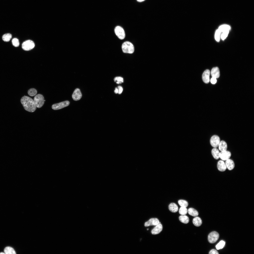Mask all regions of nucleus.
Here are the masks:
<instances>
[{"label":"nucleus","mask_w":254,"mask_h":254,"mask_svg":"<svg viewBox=\"0 0 254 254\" xmlns=\"http://www.w3.org/2000/svg\"><path fill=\"white\" fill-rule=\"evenodd\" d=\"M210 74V71L208 69L205 70L203 73L202 75V78L204 83H207L209 82Z\"/></svg>","instance_id":"f8f14e48"},{"label":"nucleus","mask_w":254,"mask_h":254,"mask_svg":"<svg viewBox=\"0 0 254 254\" xmlns=\"http://www.w3.org/2000/svg\"><path fill=\"white\" fill-rule=\"evenodd\" d=\"M178 203L179 205L182 207H186L188 205V202L186 201L183 200H179L178 201Z\"/></svg>","instance_id":"a878e982"},{"label":"nucleus","mask_w":254,"mask_h":254,"mask_svg":"<svg viewBox=\"0 0 254 254\" xmlns=\"http://www.w3.org/2000/svg\"><path fill=\"white\" fill-rule=\"evenodd\" d=\"M210 141L211 145L214 148H216L219 146L220 142V139L218 135H214L211 138Z\"/></svg>","instance_id":"6e6552de"},{"label":"nucleus","mask_w":254,"mask_h":254,"mask_svg":"<svg viewBox=\"0 0 254 254\" xmlns=\"http://www.w3.org/2000/svg\"><path fill=\"white\" fill-rule=\"evenodd\" d=\"M145 0H137L139 2H142Z\"/></svg>","instance_id":"4c0bfd02"},{"label":"nucleus","mask_w":254,"mask_h":254,"mask_svg":"<svg viewBox=\"0 0 254 254\" xmlns=\"http://www.w3.org/2000/svg\"><path fill=\"white\" fill-rule=\"evenodd\" d=\"M4 251L6 254H16V253L14 249L12 247L7 246L6 247L4 250Z\"/></svg>","instance_id":"4be33fe9"},{"label":"nucleus","mask_w":254,"mask_h":254,"mask_svg":"<svg viewBox=\"0 0 254 254\" xmlns=\"http://www.w3.org/2000/svg\"><path fill=\"white\" fill-rule=\"evenodd\" d=\"M122 48L123 52L125 53L132 54L134 51L133 45L129 41H126L122 44Z\"/></svg>","instance_id":"f03ea898"},{"label":"nucleus","mask_w":254,"mask_h":254,"mask_svg":"<svg viewBox=\"0 0 254 254\" xmlns=\"http://www.w3.org/2000/svg\"><path fill=\"white\" fill-rule=\"evenodd\" d=\"M162 225L160 223H159L152 230L151 232L153 234H157L160 233L162 231Z\"/></svg>","instance_id":"ddd939ff"},{"label":"nucleus","mask_w":254,"mask_h":254,"mask_svg":"<svg viewBox=\"0 0 254 254\" xmlns=\"http://www.w3.org/2000/svg\"><path fill=\"white\" fill-rule=\"evenodd\" d=\"M148 230V229H147V230Z\"/></svg>","instance_id":"ea45409f"},{"label":"nucleus","mask_w":254,"mask_h":254,"mask_svg":"<svg viewBox=\"0 0 254 254\" xmlns=\"http://www.w3.org/2000/svg\"><path fill=\"white\" fill-rule=\"evenodd\" d=\"M70 102L69 101H65L53 104L52 106V108L54 110H58L68 106Z\"/></svg>","instance_id":"0eeeda50"},{"label":"nucleus","mask_w":254,"mask_h":254,"mask_svg":"<svg viewBox=\"0 0 254 254\" xmlns=\"http://www.w3.org/2000/svg\"><path fill=\"white\" fill-rule=\"evenodd\" d=\"M37 93L36 90L34 88H31L29 89L28 92V95L31 96H34Z\"/></svg>","instance_id":"bb28decb"},{"label":"nucleus","mask_w":254,"mask_h":254,"mask_svg":"<svg viewBox=\"0 0 254 254\" xmlns=\"http://www.w3.org/2000/svg\"><path fill=\"white\" fill-rule=\"evenodd\" d=\"M187 212L190 215L194 217H196L198 214V211L195 209L192 208H189L187 210Z\"/></svg>","instance_id":"412c9836"},{"label":"nucleus","mask_w":254,"mask_h":254,"mask_svg":"<svg viewBox=\"0 0 254 254\" xmlns=\"http://www.w3.org/2000/svg\"><path fill=\"white\" fill-rule=\"evenodd\" d=\"M114 80L115 82L117 81L116 83L117 84L121 83L123 82V78L120 77H115Z\"/></svg>","instance_id":"2f4dec72"},{"label":"nucleus","mask_w":254,"mask_h":254,"mask_svg":"<svg viewBox=\"0 0 254 254\" xmlns=\"http://www.w3.org/2000/svg\"><path fill=\"white\" fill-rule=\"evenodd\" d=\"M217 167L219 171L222 172L225 171L227 168L225 163L222 160H219L218 162Z\"/></svg>","instance_id":"2eb2a0df"},{"label":"nucleus","mask_w":254,"mask_h":254,"mask_svg":"<svg viewBox=\"0 0 254 254\" xmlns=\"http://www.w3.org/2000/svg\"><path fill=\"white\" fill-rule=\"evenodd\" d=\"M179 218L181 222L184 224H187L189 222V220L188 217L185 215H182L180 216Z\"/></svg>","instance_id":"5701e85b"},{"label":"nucleus","mask_w":254,"mask_h":254,"mask_svg":"<svg viewBox=\"0 0 254 254\" xmlns=\"http://www.w3.org/2000/svg\"><path fill=\"white\" fill-rule=\"evenodd\" d=\"M35 46L34 42L31 40H28L24 42L22 44V48L25 51H29L33 48Z\"/></svg>","instance_id":"20e7f679"},{"label":"nucleus","mask_w":254,"mask_h":254,"mask_svg":"<svg viewBox=\"0 0 254 254\" xmlns=\"http://www.w3.org/2000/svg\"><path fill=\"white\" fill-rule=\"evenodd\" d=\"M45 101L43 95L40 94L36 95L34 98V101L36 107L39 108L43 106Z\"/></svg>","instance_id":"7ed1b4c3"},{"label":"nucleus","mask_w":254,"mask_h":254,"mask_svg":"<svg viewBox=\"0 0 254 254\" xmlns=\"http://www.w3.org/2000/svg\"><path fill=\"white\" fill-rule=\"evenodd\" d=\"M225 244V242L224 241L222 240L216 246V249L218 250L222 248L224 246Z\"/></svg>","instance_id":"c85d7f7f"},{"label":"nucleus","mask_w":254,"mask_h":254,"mask_svg":"<svg viewBox=\"0 0 254 254\" xmlns=\"http://www.w3.org/2000/svg\"><path fill=\"white\" fill-rule=\"evenodd\" d=\"M227 168L229 170H233L235 166L233 161L230 159L226 160L225 163Z\"/></svg>","instance_id":"dca6fc26"},{"label":"nucleus","mask_w":254,"mask_h":254,"mask_svg":"<svg viewBox=\"0 0 254 254\" xmlns=\"http://www.w3.org/2000/svg\"><path fill=\"white\" fill-rule=\"evenodd\" d=\"M193 223L194 225L196 226H200L202 223V220L199 217H196L193 220Z\"/></svg>","instance_id":"aec40b11"},{"label":"nucleus","mask_w":254,"mask_h":254,"mask_svg":"<svg viewBox=\"0 0 254 254\" xmlns=\"http://www.w3.org/2000/svg\"><path fill=\"white\" fill-rule=\"evenodd\" d=\"M220 152L218 149L216 148L213 149L211 151L212 155L214 158L216 159H218L219 158Z\"/></svg>","instance_id":"6ab92c4d"},{"label":"nucleus","mask_w":254,"mask_h":254,"mask_svg":"<svg viewBox=\"0 0 254 254\" xmlns=\"http://www.w3.org/2000/svg\"><path fill=\"white\" fill-rule=\"evenodd\" d=\"M219 237V234L217 232L215 231L212 232L208 235V241L210 243H214L218 240Z\"/></svg>","instance_id":"423d86ee"},{"label":"nucleus","mask_w":254,"mask_h":254,"mask_svg":"<svg viewBox=\"0 0 254 254\" xmlns=\"http://www.w3.org/2000/svg\"><path fill=\"white\" fill-rule=\"evenodd\" d=\"M209 254H218V252L214 249H212L211 250L209 253Z\"/></svg>","instance_id":"72a5a7b5"},{"label":"nucleus","mask_w":254,"mask_h":254,"mask_svg":"<svg viewBox=\"0 0 254 254\" xmlns=\"http://www.w3.org/2000/svg\"><path fill=\"white\" fill-rule=\"evenodd\" d=\"M230 29V26L224 24L221 25L218 28V29L221 33L227 31H229Z\"/></svg>","instance_id":"b1692460"},{"label":"nucleus","mask_w":254,"mask_h":254,"mask_svg":"<svg viewBox=\"0 0 254 254\" xmlns=\"http://www.w3.org/2000/svg\"><path fill=\"white\" fill-rule=\"evenodd\" d=\"M218 147L219 150L221 151H223L227 150V145L225 141L222 140L220 141Z\"/></svg>","instance_id":"f3484780"},{"label":"nucleus","mask_w":254,"mask_h":254,"mask_svg":"<svg viewBox=\"0 0 254 254\" xmlns=\"http://www.w3.org/2000/svg\"><path fill=\"white\" fill-rule=\"evenodd\" d=\"M221 33L218 29L215 32V38L216 40L218 42H219L220 40Z\"/></svg>","instance_id":"c756f323"},{"label":"nucleus","mask_w":254,"mask_h":254,"mask_svg":"<svg viewBox=\"0 0 254 254\" xmlns=\"http://www.w3.org/2000/svg\"><path fill=\"white\" fill-rule=\"evenodd\" d=\"M229 31H227L223 32L220 35V37L222 39L224 40L227 36Z\"/></svg>","instance_id":"473e14b6"},{"label":"nucleus","mask_w":254,"mask_h":254,"mask_svg":"<svg viewBox=\"0 0 254 254\" xmlns=\"http://www.w3.org/2000/svg\"><path fill=\"white\" fill-rule=\"evenodd\" d=\"M211 74L212 77L216 79L218 78L220 75L219 69L218 67H214L212 69Z\"/></svg>","instance_id":"4468645a"},{"label":"nucleus","mask_w":254,"mask_h":254,"mask_svg":"<svg viewBox=\"0 0 254 254\" xmlns=\"http://www.w3.org/2000/svg\"><path fill=\"white\" fill-rule=\"evenodd\" d=\"M231 155L230 152L226 150L220 152L219 158L223 161H226L229 159Z\"/></svg>","instance_id":"1a4fd4ad"},{"label":"nucleus","mask_w":254,"mask_h":254,"mask_svg":"<svg viewBox=\"0 0 254 254\" xmlns=\"http://www.w3.org/2000/svg\"><path fill=\"white\" fill-rule=\"evenodd\" d=\"M179 214L181 215H185L187 212V210L186 207H181L179 209Z\"/></svg>","instance_id":"cd10ccee"},{"label":"nucleus","mask_w":254,"mask_h":254,"mask_svg":"<svg viewBox=\"0 0 254 254\" xmlns=\"http://www.w3.org/2000/svg\"><path fill=\"white\" fill-rule=\"evenodd\" d=\"M118 88H115V89L114 91L115 93V94H117L118 93Z\"/></svg>","instance_id":"e433bc0d"},{"label":"nucleus","mask_w":254,"mask_h":254,"mask_svg":"<svg viewBox=\"0 0 254 254\" xmlns=\"http://www.w3.org/2000/svg\"><path fill=\"white\" fill-rule=\"evenodd\" d=\"M5 254V253H4L3 252H1L0 253V254Z\"/></svg>","instance_id":"58836bf2"},{"label":"nucleus","mask_w":254,"mask_h":254,"mask_svg":"<svg viewBox=\"0 0 254 254\" xmlns=\"http://www.w3.org/2000/svg\"><path fill=\"white\" fill-rule=\"evenodd\" d=\"M12 37V35L9 33L4 35L2 37L3 40L5 42H8L10 41Z\"/></svg>","instance_id":"393cba45"},{"label":"nucleus","mask_w":254,"mask_h":254,"mask_svg":"<svg viewBox=\"0 0 254 254\" xmlns=\"http://www.w3.org/2000/svg\"><path fill=\"white\" fill-rule=\"evenodd\" d=\"M82 96V94L80 90L78 88L75 90L72 95V98L75 101H78L80 100Z\"/></svg>","instance_id":"9d476101"},{"label":"nucleus","mask_w":254,"mask_h":254,"mask_svg":"<svg viewBox=\"0 0 254 254\" xmlns=\"http://www.w3.org/2000/svg\"><path fill=\"white\" fill-rule=\"evenodd\" d=\"M12 42L13 45L15 47H17L19 46V40L16 38L13 39Z\"/></svg>","instance_id":"7c9ffc66"},{"label":"nucleus","mask_w":254,"mask_h":254,"mask_svg":"<svg viewBox=\"0 0 254 254\" xmlns=\"http://www.w3.org/2000/svg\"><path fill=\"white\" fill-rule=\"evenodd\" d=\"M159 223V221L157 218H152L145 222L144 226L145 227H147L151 226H156Z\"/></svg>","instance_id":"9b49d317"},{"label":"nucleus","mask_w":254,"mask_h":254,"mask_svg":"<svg viewBox=\"0 0 254 254\" xmlns=\"http://www.w3.org/2000/svg\"><path fill=\"white\" fill-rule=\"evenodd\" d=\"M118 93L119 94H121L123 90V88L122 87L120 86H119L118 87Z\"/></svg>","instance_id":"c9c22d12"},{"label":"nucleus","mask_w":254,"mask_h":254,"mask_svg":"<svg viewBox=\"0 0 254 254\" xmlns=\"http://www.w3.org/2000/svg\"><path fill=\"white\" fill-rule=\"evenodd\" d=\"M217 81L216 79L213 77L211 78L210 80L211 83L213 84H214L216 83Z\"/></svg>","instance_id":"f704fd0d"},{"label":"nucleus","mask_w":254,"mask_h":254,"mask_svg":"<svg viewBox=\"0 0 254 254\" xmlns=\"http://www.w3.org/2000/svg\"><path fill=\"white\" fill-rule=\"evenodd\" d=\"M115 32L116 35L119 39L123 40L125 38V35L124 31L121 26H116L115 29Z\"/></svg>","instance_id":"39448f33"},{"label":"nucleus","mask_w":254,"mask_h":254,"mask_svg":"<svg viewBox=\"0 0 254 254\" xmlns=\"http://www.w3.org/2000/svg\"><path fill=\"white\" fill-rule=\"evenodd\" d=\"M168 208L169 210L173 213L177 212L178 209V208L177 205L175 203H172L169 205Z\"/></svg>","instance_id":"a211bd4d"},{"label":"nucleus","mask_w":254,"mask_h":254,"mask_svg":"<svg viewBox=\"0 0 254 254\" xmlns=\"http://www.w3.org/2000/svg\"><path fill=\"white\" fill-rule=\"evenodd\" d=\"M20 101L24 108L27 111L32 112L36 110V107L31 98L24 96L21 98Z\"/></svg>","instance_id":"f257e3e1"}]
</instances>
